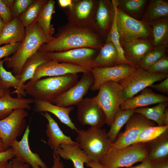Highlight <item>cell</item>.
Wrapping results in <instances>:
<instances>
[{
	"label": "cell",
	"mask_w": 168,
	"mask_h": 168,
	"mask_svg": "<svg viewBox=\"0 0 168 168\" xmlns=\"http://www.w3.org/2000/svg\"><path fill=\"white\" fill-rule=\"evenodd\" d=\"M101 37L91 27H77L68 23L60 27L51 40L42 45L38 51L47 53L81 48L100 49L103 45Z\"/></svg>",
	"instance_id": "1"
},
{
	"label": "cell",
	"mask_w": 168,
	"mask_h": 168,
	"mask_svg": "<svg viewBox=\"0 0 168 168\" xmlns=\"http://www.w3.org/2000/svg\"><path fill=\"white\" fill-rule=\"evenodd\" d=\"M25 30L24 39L18 49L11 57L5 58L6 67L12 69L16 77L21 73L26 60L52 38L44 33L37 21L26 27Z\"/></svg>",
	"instance_id": "2"
},
{
	"label": "cell",
	"mask_w": 168,
	"mask_h": 168,
	"mask_svg": "<svg viewBox=\"0 0 168 168\" xmlns=\"http://www.w3.org/2000/svg\"><path fill=\"white\" fill-rule=\"evenodd\" d=\"M78 78L77 74L70 73L40 79L24 84V90L34 99L50 102L74 85Z\"/></svg>",
	"instance_id": "3"
},
{
	"label": "cell",
	"mask_w": 168,
	"mask_h": 168,
	"mask_svg": "<svg viewBox=\"0 0 168 168\" xmlns=\"http://www.w3.org/2000/svg\"><path fill=\"white\" fill-rule=\"evenodd\" d=\"M76 142L85 152L89 161L100 163L111 147L106 130L97 127H91L86 130L77 129Z\"/></svg>",
	"instance_id": "4"
},
{
	"label": "cell",
	"mask_w": 168,
	"mask_h": 168,
	"mask_svg": "<svg viewBox=\"0 0 168 168\" xmlns=\"http://www.w3.org/2000/svg\"><path fill=\"white\" fill-rule=\"evenodd\" d=\"M99 90L97 95L93 97L94 99L105 115V124L110 127L121 105L126 99L122 87L118 82H105Z\"/></svg>",
	"instance_id": "5"
},
{
	"label": "cell",
	"mask_w": 168,
	"mask_h": 168,
	"mask_svg": "<svg viewBox=\"0 0 168 168\" xmlns=\"http://www.w3.org/2000/svg\"><path fill=\"white\" fill-rule=\"evenodd\" d=\"M147 156L145 143H136L121 148H111L100 163L104 168H129Z\"/></svg>",
	"instance_id": "6"
},
{
	"label": "cell",
	"mask_w": 168,
	"mask_h": 168,
	"mask_svg": "<svg viewBox=\"0 0 168 168\" xmlns=\"http://www.w3.org/2000/svg\"><path fill=\"white\" fill-rule=\"evenodd\" d=\"M111 2L120 40L133 38L148 39L152 38L150 27L148 24L124 12L118 7L117 0H112Z\"/></svg>",
	"instance_id": "7"
},
{
	"label": "cell",
	"mask_w": 168,
	"mask_h": 168,
	"mask_svg": "<svg viewBox=\"0 0 168 168\" xmlns=\"http://www.w3.org/2000/svg\"><path fill=\"white\" fill-rule=\"evenodd\" d=\"M167 77L168 74L152 73L137 68L133 72L118 82L123 87L126 99H129L155 82Z\"/></svg>",
	"instance_id": "8"
},
{
	"label": "cell",
	"mask_w": 168,
	"mask_h": 168,
	"mask_svg": "<svg viewBox=\"0 0 168 168\" xmlns=\"http://www.w3.org/2000/svg\"><path fill=\"white\" fill-rule=\"evenodd\" d=\"M28 116L26 110L15 109L6 118L0 120V138L6 150L25 131L26 127V118Z\"/></svg>",
	"instance_id": "9"
},
{
	"label": "cell",
	"mask_w": 168,
	"mask_h": 168,
	"mask_svg": "<svg viewBox=\"0 0 168 168\" xmlns=\"http://www.w3.org/2000/svg\"><path fill=\"white\" fill-rule=\"evenodd\" d=\"M97 49L81 48L63 51L43 53L50 60L78 66L90 71L92 68V62L98 54Z\"/></svg>",
	"instance_id": "10"
},
{
	"label": "cell",
	"mask_w": 168,
	"mask_h": 168,
	"mask_svg": "<svg viewBox=\"0 0 168 168\" xmlns=\"http://www.w3.org/2000/svg\"><path fill=\"white\" fill-rule=\"evenodd\" d=\"M125 130L111 144L112 148H121L135 143L142 131L146 128L156 126L155 122L142 114L134 112L125 124Z\"/></svg>",
	"instance_id": "11"
},
{
	"label": "cell",
	"mask_w": 168,
	"mask_h": 168,
	"mask_svg": "<svg viewBox=\"0 0 168 168\" xmlns=\"http://www.w3.org/2000/svg\"><path fill=\"white\" fill-rule=\"evenodd\" d=\"M93 83L94 77L91 72L83 73L79 81L50 102L63 107L77 105L83 99Z\"/></svg>",
	"instance_id": "12"
},
{
	"label": "cell",
	"mask_w": 168,
	"mask_h": 168,
	"mask_svg": "<svg viewBox=\"0 0 168 168\" xmlns=\"http://www.w3.org/2000/svg\"><path fill=\"white\" fill-rule=\"evenodd\" d=\"M98 1L74 0L72 6L67 8L65 11L68 21V24L77 27H91Z\"/></svg>",
	"instance_id": "13"
},
{
	"label": "cell",
	"mask_w": 168,
	"mask_h": 168,
	"mask_svg": "<svg viewBox=\"0 0 168 168\" xmlns=\"http://www.w3.org/2000/svg\"><path fill=\"white\" fill-rule=\"evenodd\" d=\"M137 68L127 64L92 68L90 72L94 77V83L91 89L93 91L98 90L102 84L108 81L118 82L133 72Z\"/></svg>",
	"instance_id": "14"
},
{
	"label": "cell",
	"mask_w": 168,
	"mask_h": 168,
	"mask_svg": "<svg viewBox=\"0 0 168 168\" xmlns=\"http://www.w3.org/2000/svg\"><path fill=\"white\" fill-rule=\"evenodd\" d=\"M77 105V118L82 125L101 128L105 124V115L93 97L83 98Z\"/></svg>",
	"instance_id": "15"
},
{
	"label": "cell",
	"mask_w": 168,
	"mask_h": 168,
	"mask_svg": "<svg viewBox=\"0 0 168 168\" xmlns=\"http://www.w3.org/2000/svg\"><path fill=\"white\" fill-rule=\"evenodd\" d=\"M30 129L27 125L21 140H15L10 147L13 151L15 157L23 163L29 164L32 168H48L46 163L37 153L33 152L29 144V137Z\"/></svg>",
	"instance_id": "16"
},
{
	"label": "cell",
	"mask_w": 168,
	"mask_h": 168,
	"mask_svg": "<svg viewBox=\"0 0 168 168\" xmlns=\"http://www.w3.org/2000/svg\"><path fill=\"white\" fill-rule=\"evenodd\" d=\"M88 71L80 66L50 60L38 66L32 78L29 81L33 82L44 77L60 76L66 74L84 73Z\"/></svg>",
	"instance_id": "17"
},
{
	"label": "cell",
	"mask_w": 168,
	"mask_h": 168,
	"mask_svg": "<svg viewBox=\"0 0 168 168\" xmlns=\"http://www.w3.org/2000/svg\"><path fill=\"white\" fill-rule=\"evenodd\" d=\"M126 59L130 66L137 68L140 60L153 47L148 39L133 38L120 40Z\"/></svg>",
	"instance_id": "18"
},
{
	"label": "cell",
	"mask_w": 168,
	"mask_h": 168,
	"mask_svg": "<svg viewBox=\"0 0 168 168\" xmlns=\"http://www.w3.org/2000/svg\"><path fill=\"white\" fill-rule=\"evenodd\" d=\"M114 15V9L111 1H98L91 28L106 39L111 28Z\"/></svg>",
	"instance_id": "19"
},
{
	"label": "cell",
	"mask_w": 168,
	"mask_h": 168,
	"mask_svg": "<svg viewBox=\"0 0 168 168\" xmlns=\"http://www.w3.org/2000/svg\"><path fill=\"white\" fill-rule=\"evenodd\" d=\"M47 120L46 135L48 138L47 144L53 151V156L57 154L58 149L63 144H73L77 143L71 138L65 135L59 128L58 123L48 112L41 113Z\"/></svg>",
	"instance_id": "20"
},
{
	"label": "cell",
	"mask_w": 168,
	"mask_h": 168,
	"mask_svg": "<svg viewBox=\"0 0 168 168\" xmlns=\"http://www.w3.org/2000/svg\"><path fill=\"white\" fill-rule=\"evenodd\" d=\"M168 101L167 96L156 94L152 89L146 87L142 90L138 95L130 99H126L121 105L120 109H134Z\"/></svg>",
	"instance_id": "21"
},
{
	"label": "cell",
	"mask_w": 168,
	"mask_h": 168,
	"mask_svg": "<svg viewBox=\"0 0 168 168\" xmlns=\"http://www.w3.org/2000/svg\"><path fill=\"white\" fill-rule=\"evenodd\" d=\"M34 110L36 112H50L55 115L61 122L71 129L76 130L77 128L72 122L69 116L74 108L72 106L63 107L57 106L50 102L34 99Z\"/></svg>",
	"instance_id": "22"
},
{
	"label": "cell",
	"mask_w": 168,
	"mask_h": 168,
	"mask_svg": "<svg viewBox=\"0 0 168 168\" xmlns=\"http://www.w3.org/2000/svg\"><path fill=\"white\" fill-rule=\"evenodd\" d=\"M144 143L147 158L152 163L168 160V131L156 138Z\"/></svg>",
	"instance_id": "23"
},
{
	"label": "cell",
	"mask_w": 168,
	"mask_h": 168,
	"mask_svg": "<svg viewBox=\"0 0 168 168\" xmlns=\"http://www.w3.org/2000/svg\"><path fill=\"white\" fill-rule=\"evenodd\" d=\"M26 33L25 27L19 17H15L6 24L0 34V46L3 44L21 43Z\"/></svg>",
	"instance_id": "24"
},
{
	"label": "cell",
	"mask_w": 168,
	"mask_h": 168,
	"mask_svg": "<svg viewBox=\"0 0 168 168\" xmlns=\"http://www.w3.org/2000/svg\"><path fill=\"white\" fill-rule=\"evenodd\" d=\"M34 99L13 98L10 91L0 97V120L10 115L14 110L18 108L30 110V104L34 103Z\"/></svg>",
	"instance_id": "25"
},
{
	"label": "cell",
	"mask_w": 168,
	"mask_h": 168,
	"mask_svg": "<svg viewBox=\"0 0 168 168\" xmlns=\"http://www.w3.org/2000/svg\"><path fill=\"white\" fill-rule=\"evenodd\" d=\"M56 153L65 160L71 161L75 168H84V164L90 161L86 154L80 148L77 142L73 144H61Z\"/></svg>",
	"instance_id": "26"
},
{
	"label": "cell",
	"mask_w": 168,
	"mask_h": 168,
	"mask_svg": "<svg viewBox=\"0 0 168 168\" xmlns=\"http://www.w3.org/2000/svg\"><path fill=\"white\" fill-rule=\"evenodd\" d=\"M50 60L45 54L37 51L26 61L23 65L21 73L16 78L20 83L21 89L25 91L24 86L25 82L31 79L37 68Z\"/></svg>",
	"instance_id": "27"
},
{
	"label": "cell",
	"mask_w": 168,
	"mask_h": 168,
	"mask_svg": "<svg viewBox=\"0 0 168 168\" xmlns=\"http://www.w3.org/2000/svg\"><path fill=\"white\" fill-rule=\"evenodd\" d=\"M118 65L117 50L112 42H108L100 49L92 62V68L110 67Z\"/></svg>",
	"instance_id": "28"
},
{
	"label": "cell",
	"mask_w": 168,
	"mask_h": 168,
	"mask_svg": "<svg viewBox=\"0 0 168 168\" xmlns=\"http://www.w3.org/2000/svg\"><path fill=\"white\" fill-rule=\"evenodd\" d=\"M55 2L53 0H48L43 7L36 21L44 33L52 39L54 32V29L51 23L52 15L55 13Z\"/></svg>",
	"instance_id": "29"
},
{
	"label": "cell",
	"mask_w": 168,
	"mask_h": 168,
	"mask_svg": "<svg viewBox=\"0 0 168 168\" xmlns=\"http://www.w3.org/2000/svg\"><path fill=\"white\" fill-rule=\"evenodd\" d=\"M168 17H163L148 24L151 29L152 44L153 47L163 44H168Z\"/></svg>",
	"instance_id": "30"
},
{
	"label": "cell",
	"mask_w": 168,
	"mask_h": 168,
	"mask_svg": "<svg viewBox=\"0 0 168 168\" xmlns=\"http://www.w3.org/2000/svg\"><path fill=\"white\" fill-rule=\"evenodd\" d=\"M168 2L164 0H152L143 14L141 21L148 23L168 17Z\"/></svg>",
	"instance_id": "31"
},
{
	"label": "cell",
	"mask_w": 168,
	"mask_h": 168,
	"mask_svg": "<svg viewBox=\"0 0 168 168\" xmlns=\"http://www.w3.org/2000/svg\"><path fill=\"white\" fill-rule=\"evenodd\" d=\"M5 60V58L3 60L0 59V90H7L13 87L16 90L12 93L16 94L17 98L25 97L26 95L21 89L18 79L11 72L7 71L3 67V63Z\"/></svg>",
	"instance_id": "32"
},
{
	"label": "cell",
	"mask_w": 168,
	"mask_h": 168,
	"mask_svg": "<svg viewBox=\"0 0 168 168\" xmlns=\"http://www.w3.org/2000/svg\"><path fill=\"white\" fill-rule=\"evenodd\" d=\"M133 110L120 109L117 112L110 129L107 132V137L111 143L115 142L120 130L134 113Z\"/></svg>",
	"instance_id": "33"
},
{
	"label": "cell",
	"mask_w": 168,
	"mask_h": 168,
	"mask_svg": "<svg viewBox=\"0 0 168 168\" xmlns=\"http://www.w3.org/2000/svg\"><path fill=\"white\" fill-rule=\"evenodd\" d=\"M168 105V102L158 103L152 107H143L133 109V112L140 114L147 119L156 122L159 126L164 125L162 118L165 110Z\"/></svg>",
	"instance_id": "34"
},
{
	"label": "cell",
	"mask_w": 168,
	"mask_h": 168,
	"mask_svg": "<svg viewBox=\"0 0 168 168\" xmlns=\"http://www.w3.org/2000/svg\"><path fill=\"white\" fill-rule=\"evenodd\" d=\"M168 44L153 47L140 60L138 68L146 70L166 54Z\"/></svg>",
	"instance_id": "35"
},
{
	"label": "cell",
	"mask_w": 168,
	"mask_h": 168,
	"mask_svg": "<svg viewBox=\"0 0 168 168\" xmlns=\"http://www.w3.org/2000/svg\"><path fill=\"white\" fill-rule=\"evenodd\" d=\"M106 42H112L116 48L118 54L119 65L127 64L130 66V63L124 56V52L121 44L120 36L117 27L114 14L113 21L110 30L106 39Z\"/></svg>",
	"instance_id": "36"
},
{
	"label": "cell",
	"mask_w": 168,
	"mask_h": 168,
	"mask_svg": "<svg viewBox=\"0 0 168 168\" xmlns=\"http://www.w3.org/2000/svg\"><path fill=\"white\" fill-rule=\"evenodd\" d=\"M48 0H35L19 17L26 27L36 21L40 11Z\"/></svg>",
	"instance_id": "37"
},
{
	"label": "cell",
	"mask_w": 168,
	"mask_h": 168,
	"mask_svg": "<svg viewBox=\"0 0 168 168\" xmlns=\"http://www.w3.org/2000/svg\"><path fill=\"white\" fill-rule=\"evenodd\" d=\"M147 1L146 0H118V7L128 15L134 18L143 10Z\"/></svg>",
	"instance_id": "38"
},
{
	"label": "cell",
	"mask_w": 168,
	"mask_h": 168,
	"mask_svg": "<svg viewBox=\"0 0 168 168\" xmlns=\"http://www.w3.org/2000/svg\"><path fill=\"white\" fill-rule=\"evenodd\" d=\"M168 131V126H155L147 127L139 134L136 143H146L153 140Z\"/></svg>",
	"instance_id": "39"
},
{
	"label": "cell",
	"mask_w": 168,
	"mask_h": 168,
	"mask_svg": "<svg viewBox=\"0 0 168 168\" xmlns=\"http://www.w3.org/2000/svg\"><path fill=\"white\" fill-rule=\"evenodd\" d=\"M35 0H14L12 10V19L19 17Z\"/></svg>",
	"instance_id": "40"
},
{
	"label": "cell",
	"mask_w": 168,
	"mask_h": 168,
	"mask_svg": "<svg viewBox=\"0 0 168 168\" xmlns=\"http://www.w3.org/2000/svg\"><path fill=\"white\" fill-rule=\"evenodd\" d=\"M146 70L151 72L168 74V57L166 55Z\"/></svg>",
	"instance_id": "41"
},
{
	"label": "cell",
	"mask_w": 168,
	"mask_h": 168,
	"mask_svg": "<svg viewBox=\"0 0 168 168\" xmlns=\"http://www.w3.org/2000/svg\"><path fill=\"white\" fill-rule=\"evenodd\" d=\"M21 43H12L0 46V59L13 54L20 46Z\"/></svg>",
	"instance_id": "42"
},
{
	"label": "cell",
	"mask_w": 168,
	"mask_h": 168,
	"mask_svg": "<svg viewBox=\"0 0 168 168\" xmlns=\"http://www.w3.org/2000/svg\"><path fill=\"white\" fill-rule=\"evenodd\" d=\"M0 17L5 24L12 19V10L4 0H0Z\"/></svg>",
	"instance_id": "43"
},
{
	"label": "cell",
	"mask_w": 168,
	"mask_h": 168,
	"mask_svg": "<svg viewBox=\"0 0 168 168\" xmlns=\"http://www.w3.org/2000/svg\"><path fill=\"white\" fill-rule=\"evenodd\" d=\"M149 87L153 88L156 91L162 93H168V77L164 79L160 83L157 84H152Z\"/></svg>",
	"instance_id": "44"
},
{
	"label": "cell",
	"mask_w": 168,
	"mask_h": 168,
	"mask_svg": "<svg viewBox=\"0 0 168 168\" xmlns=\"http://www.w3.org/2000/svg\"><path fill=\"white\" fill-rule=\"evenodd\" d=\"M14 157L13 151L10 147L4 151L0 152V163L8 162V160Z\"/></svg>",
	"instance_id": "45"
},
{
	"label": "cell",
	"mask_w": 168,
	"mask_h": 168,
	"mask_svg": "<svg viewBox=\"0 0 168 168\" xmlns=\"http://www.w3.org/2000/svg\"><path fill=\"white\" fill-rule=\"evenodd\" d=\"M139 165L129 168H153V164L147 158H145Z\"/></svg>",
	"instance_id": "46"
},
{
	"label": "cell",
	"mask_w": 168,
	"mask_h": 168,
	"mask_svg": "<svg viewBox=\"0 0 168 168\" xmlns=\"http://www.w3.org/2000/svg\"><path fill=\"white\" fill-rule=\"evenodd\" d=\"M11 161V168H30V166L29 164L22 163L15 157L12 158Z\"/></svg>",
	"instance_id": "47"
},
{
	"label": "cell",
	"mask_w": 168,
	"mask_h": 168,
	"mask_svg": "<svg viewBox=\"0 0 168 168\" xmlns=\"http://www.w3.org/2000/svg\"><path fill=\"white\" fill-rule=\"evenodd\" d=\"M53 157V164L51 168H64L63 162L61 161L60 157L58 154Z\"/></svg>",
	"instance_id": "48"
},
{
	"label": "cell",
	"mask_w": 168,
	"mask_h": 168,
	"mask_svg": "<svg viewBox=\"0 0 168 168\" xmlns=\"http://www.w3.org/2000/svg\"><path fill=\"white\" fill-rule=\"evenodd\" d=\"M58 2L59 5L62 8H70L72 6L74 0H58Z\"/></svg>",
	"instance_id": "49"
},
{
	"label": "cell",
	"mask_w": 168,
	"mask_h": 168,
	"mask_svg": "<svg viewBox=\"0 0 168 168\" xmlns=\"http://www.w3.org/2000/svg\"><path fill=\"white\" fill-rule=\"evenodd\" d=\"M153 164V168H168V160Z\"/></svg>",
	"instance_id": "50"
},
{
	"label": "cell",
	"mask_w": 168,
	"mask_h": 168,
	"mask_svg": "<svg viewBox=\"0 0 168 168\" xmlns=\"http://www.w3.org/2000/svg\"><path fill=\"white\" fill-rule=\"evenodd\" d=\"M87 167L91 168H104V167L99 163L90 161L85 163Z\"/></svg>",
	"instance_id": "51"
},
{
	"label": "cell",
	"mask_w": 168,
	"mask_h": 168,
	"mask_svg": "<svg viewBox=\"0 0 168 168\" xmlns=\"http://www.w3.org/2000/svg\"><path fill=\"white\" fill-rule=\"evenodd\" d=\"M162 120L164 125L168 126V109L167 107L164 113Z\"/></svg>",
	"instance_id": "52"
},
{
	"label": "cell",
	"mask_w": 168,
	"mask_h": 168,
	"mask_svg": "<svg viewBox=\"0 0 168 168\" xmlns=\"http://www.w3.org/2000/svg\"><path fill=\"white\" fill-rule=\"evenodd\" d=\"M5 25V24L4 22L0 17V34L3 29Z\"/></svg>",
	"instance_id": "53"
},
{
	"label": "cell",
	"mask_w": 168,
	"mask_h": 168,
	"mask_svg": "<svg viewBox=\"0 0 168 168\" xmlns=\"http://www.w3.org/2000/svg\"><path fill=\"white\" fill-rule=\"evenodd\" d=\"M10 91L9 89L0 90V97L4 96L6 93Z\"/></svg>",
	"instance_id": "54"
},
{
	"label": "cell",
	"mask_w": 168,
	"mask_h": 168,
	"mask_svg": "<svg viewBox=\"0 0 168 168\" xmlns=\"http://www.w3.org/2000/svg\"><path fill=\"white\" fill-rule=\"evenodd\" d=\"M5 150L4 144L0 138V152L3 151Z\"/></svg>",
	"instance_id": "55"
},
{
	"label": "cell",
	"mask_w": 168,
	"mask_h": 168,
	"mask_svg": "<svg viewBox=\"0 0 168 168\" xmlns=\"http://www.w3.org/2000/svg\"><path fill=\"white\" fill-rule=\"evenodd\" d=\"M12 166V162L11 160L8 162L4 168H11Z\"/></svg>",
	"instance_id": "56"
},
{
	"label": "cell",
	"mask_w": 168,
	"mask_h": 168,
	"mask_svg": "<svg viewBox=\"0 0 168 168\" xmlns=\"http://www.w3.org/2000/svg\"><path fill=\"white\" fill-rule=\"evenodd\" d=\"M8 162H4L0 163V168H4Z\"/></svg>",
	"instance_id": "57"
},
{
	"label": "cell",
	"mask_w": 168,
	"mask_h": 168,
	"mask_svg": "<svg viewBox=\"0 0 168 168\" xmlns=\"http://www.w3.org/2000/svg\"></svg>",
	"instance_id": "58"
}]
</instances>
